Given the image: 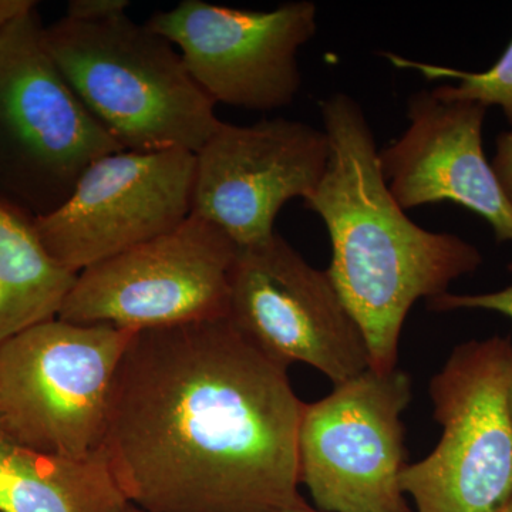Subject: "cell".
<instances>
[{"mask_svg": "<svg viewBox=\"0 0 512 512\" xmlns=\"http://www.w3.org/2000/svg\"><path fill=\"white\" fill-rule=\"evenodd\" d=\"M305 404L288 367L228 318L140 330L114 376L103 453L147 512L305 510Z\"/></svg>", "mask_w": 512, "mask_h": 512, "instance_id": "6da1fadb", "label": "cell"}, {"mask_svg": "<svg viewBox=\"0 0 512 512\" xmlns=\"http://www.w3.org/2000/svg\"><path fill=\"white\" fill-rule=\"evenodd\" d=\"M329 160L305 207L328 229L326 269L365 336L370 367H397L404 320L420 299L439 298L483 255L448 232L410 220L387 187L372 127L355 97L336 93L320 103Z\"/></svg>", "mask_w": 512, "mask_h": 512, "instance_id": "7a4b0ae2", "label": "cell"}, {"mask_svg": "<svg viewBox=\"0 0 512 512\" xmlns=\"http://www.w3.org/2000/svg\"><path fill=\"white\" fill-rule=\"evenodd\" d=\"M43 43L83 106L124 150L198 153L224 121L165 37L128 15L63 16Z\"/></svg>", "mask_w": 512, "mask_h": 512, "instance_id": "3957f363", "label": "cell"}, {"mask_svg": "<svg viewBox=\"0 0 512 512\" xmlns=\"http://www.w3.org/2000/svg\"><path fill=\"white\" fill-rule=\"evenodd\" d=\"M37 9L0 30V200L45 217L84 171L124 150L67 84Z\"/></svg>", "mask_w": 512, "mask_h": 512, "instance_id": "277c9868", "label": "cell"}, {"mask_svg": "<svg viewBox=\"0 0 512 512\" xmlns=\"http://www.w3.org/2000/svg\"><path fill=\"white\" fill-rule=\"evenodd\" d=\"M133 330L46 320L0 343V423L33 450L103 451L114 376Z\"/></svg>", "mask_w": 512, "mask_h": 512, "instance_id": "5b68a950", "label": "cell"}, {"mask_svg": "<svg viewBox=\"0 0 512 512\" xmlns=\"http://www.w3.org/2000/svg\"><path fill=\"white\" fill-rule=\"evenodd\" d=\"M512 340H470L431 379L436 448L407 464L403 493L416 512H498L512 497Z\"/></svg>", "mask_w": 512, "mask_h": 512, "instance_id": "8992f818", "label": "cell"}, {"mask_svg": "<svg viewBox=\"0 0 512 512\" xmlns=\"http://www.w3.org/2000/svg\"><path fill=\"white\" fill-rule=\"evenodd\" d=\"M412 379L399 367L369 369L305 404L299 481L320 512H413L403 493L404 410Z\"/></svg>", "mask_w": 512, "mask_h": 512, "instance_id": "52a82bcc", "label": "cell"}, {"mask_svg": "<svg viewBox=\"0 0 512 512\" xmlns=\"http://www.w3.org/2000/svg\"><path fill=\"white\" fill-rule=\"evenodd\" d=\"M238 247L200 215L84 269L57 318L133 330L227 318Z\"/></svg>", "mask_w": 512, "mask_h": 512, "instance_id": "ba28073f", "label": "cell"}, {"mask_svg": "<svg viewBox=\"0 0 512 512\" xmlns=\"http://www.w3.org/2000/svg\"><path fill=\"white\" fill-rule=\"evenodd\" d=\"M227 318L264 355L286 367L311 366L333 386L370 367L365 336L328 271L279 234L238 248Z\"/></svg>", "mask_w": 512, "mask_h": 512, "instance_id": "9c48e42d", "label": "cell"}, {"mask_svg": "<svg viewBox=\"0 0 512 512\" xmlns=\"http://www.w3.org/2000/svg\"><path fill=\"white\" fill-rule=\"evenodd\" d=\"M146 25L177 47L192 79L215 103L274 111L292 104L301 90L299 50L316 35L318 6L296 0L259 12L183 0Z\"/></svg>", "mask_w": 512, "mask_h": 512, "instance_id": "30bf717a", "label": "cell"}, {"mask_svg": "<svg viewBox=\"0 0 512 512\" xmlns=\"http://www.w3.org/2000/svg\"><path fill=\"white\" fill-rule=\"evenodd\" d=\"M195 154L130 151L94 161L67 200L35 228L50 256L73 274L173 231L192 212Z\"/></svg>", "mask_w": 512, "mask_h": 512, "instance_id": "8fae6325", "label": "cell"}, {"mask_svg": "<svg viewBox=\"0 0 512 512\" xmlns=\"http://www.w3.org/2000/svg\"><path fill=\"white\" fill-rule=\"evenodd\" d=\"M328 160L325 131L303 121L222 123L195 153L192 212L238 248L262 244L276 234L275 220L286 202L306 200L315 191Z\"/></svg>", "mask_w": 512, "mask_h": 512, "instance_id": "7c38bea8", "label": "cell"}, {"mask_svg": "<svg viewBox=\"0 0 512 512\" xmlns=\"http://www.w3.org/2000/svg\"><path fill=\"white\" fill-rule=\"evenodd\" d=\"M487 107L441 87L407 100L409 127L379 151L387 187L404 211L453 202L480 215L497 242H512V205L485 157Z\"/></svg>", "mask_w": 512, "mask_h": 512, "instance_id": "4fadbf2b", "label": "cell"}, {"mask_svg": "<svg viewBox=\"0 0 512 512\" xmlns=\"http://www.w3.org/2000/svg\"><path fill=\"white\" fill-rule=\"evenodd\" d=\"M128 504L103 451L87 458L40 453L0 423V512H124Z\"/></svg>", "mask_w": 512, "mask_h": 512, "instance_id": "5bb4252c", "label": "cell"}, {"mask_svg": "<svg viewBox=\"0 0 512 512\" xmlns=\"http://www.w3.org/2000/svg\"><path fill=\"white\" fill-rule=\"evenodd\" d=\"M77 275L46 251L32 215L0 200V343L57 318Z\"/></svg>", "mask_w": 512, "mask_h": 512, "instance_id": "9a60e30c", "label": "cell"}, {"mask_svg": "<svg viewBox=\"0 0 512 512\" xmlns=\"http://www.w3.org/2000/svg\"><path fill=\"white\" fill-rule=\"evenodd\" d=\"M382 55L394 67L416 70L427 80H457V86H441L447 96L474 101L487 109L491 106L500 107L512 128V42L491 69L478 73L439 64L414 62L392 52H384Z\"/></svg>", "mask_w": 512, "mask_h": 512, "instance_id": "2e32d148", "label": "cell"}, {"mask_svg": "<svg viewBox=\"0 0 512 512\" xmlns=\"http://www.w3.org/2000/svg\"><path fill=\"white\" fill-rule=\"evenodd\" d=\"M508 269L512 272V264L508 265ZM427 303L434 312L478 309V311L501 313L512 320V284L500 291L477 293V295H454L447 292Z\"/></svg>", "mask_w": 512, "mask_h": 512, "instance_id": "e0dca14e", "label": "cell"}, {"mask_svg": "<svg viewBox=\"0 0 512 512\" xmlns=\"http://www.w3.org/2000/svg\"><path fill=\"white\" fill-rule=\"evenodd\" d=\"M128 0H70L66 18L79 22H103L127 15Z\"/></svg>", "mask_w": 512, "mask_h": 512, "instance_id": "ac0fdd59", "label": "cell"}, {"mask_svg": "<svg viewBox=\"0 0 512 512\" xmlns=\"http://www.w3.org/2000/svg\"><path fill=\"white\" fill-rule=\"evenodd\" d=\"M495 177L512 205V128L504 131L495 141V156L491 161Z\"/></svg>", "mask_w": 512, "mask_h": 512, "instance_id": "d6986e66", "label": "cell"}, {"mask_svg": "<svg viewBox=\"0 0 512 512\" xmlns=\"http://www.w3.org/2000/svg\"><path fill=\"white\" fill-rule=\"evenodd\" d=\"M37 2L33 0H0V30L35 12Z\"/></svg>", "mask_w": 512, "mask_h": 512, "instance_id": "ffe728a7", "label": "cell"}, {"mask_svg": "<svg viewBox=\"0 0 512 512\" xmlns=\"http://www.w3.org/2000/svg\"><path fill=\"white\" fill-rule=\"evenodd\" d=\"M124 512H147V511L141 510V508H138V507H136V505L130 503L127 505L126 511H124Z\"/></svg>", "mask_w": 512, "mask_h": 512, "instance_id": "44dd1931", "label": "cell"}, {"mask_svg": "<svg viewBox=\"0 0 512 512\" xmlns=\"http://www.w3.org/2000/svg\"><path fill=\"white\" fill-rule=\"evenodd\" d=\"M498 512H512V497L511 500L508 501V503L505 504L504 507L501 508V510Z\"/></svg>", "mask_w": 512, "mask_h": 512, "instance_id": "7402d4cb", "label": "cell"}, {"mask_svg": "<svg viewBox=\"0 0 512 512\" xmlns=\"http://www.w3.org/2000/svg\"><path fill=\"white\" fill-rule=\"evenodd\" d=\"M508 407H510L511 419H512V383L510 387V394H508Z\"/></svg>", "mask_w": 512, "mask_h": 512, "instance_id": "603a6c76", "label": "cell"}, {"mask_svg": "<svg viewBox=\"0 0 512 512\" xmlns=\"http://www.w3.org/2000/svg\"><path fill=\"white\" fill-rule=\"evenodd\" d=\"M281 512H320V511L313 510V508L309 507V508H305V510H291V511H281Z\"/></svg>", "mask_w": 512, "mask_h": 512, "instance_id": "cb8c5ba5", "label": "cell"}]
</instances>
